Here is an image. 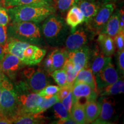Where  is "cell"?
I'll return each mask as SVG.
<instances>
[{"instance_id":"1","label":"cell","mask_w":124,"mask_h":124,"mask_svg":"<svg viewBox=\"0 0 124 124\" xmlns=\"http://www.w3.org/2000/svg\"><path fill=\"white\" fill-rule=\"evenodd\" d=\"M12 23L32 22L40 23L56 12L53 5H20L7 9Z\"/></svg>"},{"instance_id":"2","label":"cell","mask_w":124,"mask_h":124,"mask_svg":"<svg viewBox=\"0 0 124 124\" xmlns=\"http://www.w3.org/2000/svg\"><path fill=\"white\" fill-rule=\"evenodd\" d=\"M18 57L25 65L35 66L41 62L46 54V49L36 45L8 39L6 53Z\"/></svg>"},{"instance_id":"3","label":"cell","mask_w":124,"mask_h":124,"mask_svg":"<svg viewBox=\"0 0 124 124\" xmlns=\"http://www.w3.org/2000/svg\"><path fill=\"white\" fill-rule=\"evenodd\" d=\"M44 21L41 29L46 43L52 46H63L69 33V27L64 18L54 13Z\"/></svg>"},{"instance_id":"4","label":"cell","mask_w":124,"mask_h":124,"mask_svg":"<svg viewBox=\"0 0 124 124\" xmlns=\"http://www.w3.org/2000/svg\"><path fill=\"white\" fill-rule=\"evenodd\" d=\"M8 39H15L36 46L44 43L41 27L38 23L32 22L11 23L7 27Z\"/></svg>"},{"instance_id":"5","label":"cell","mask_w":124,"mask_h":124,"mask_svg":"<svg viewBox=\"0 0 124 124\" xmlns=\"http://www.w3.org/2000/svg\"><path fill=\"white\" fill-rule=\"evenodd\" d=\"M15 89L16 93L18 107L16 115L25 113L33 114L35 110L42 101L43 97L38 93H33L29 90L24 82H18L16 85Z\"/></svg>"},{"instance_id":"6","label":"cell","mask_w":124,"mask_h":124,"mask_svg":"<svg viewBox=\"0 0 124 124\" xmlns=\"http://www.w3.org/2000/svg\"><path fill=\"white\" fill-rule=\"evenodd\" d=\"M0 85L2 89L0 100V112L11 121L17 113L16 93L11 81L6 76Z\"/></svg>"},{"instance_id":"7","label":"cell","mask_w":124,"mask_h":124,"mask_svg":"<svg viewBox=\"0 0 124 124\" xmlns=\"http://www.w3.org/2000/svg\"><path fill=\"white\" fill-rule=\"evenodd\" d=\"M116 8V5L114 2L102 4L96 15L89 22L86 23V27L93 35H98Z\"/></svg>"},{"instance_id":"8","label":"cell","mask_w":124,"mask_h":124,"mask_svg":"<svg viewBox=\"0 0 124 124\" xmlns=\"http://www.w3.org/2000/svg\"><path fill=\"white\" fill-rule=\"evenodd\" d=\"M23 73L26 79L24 82L26 86L33 93H38L51 83L47 74L41 69L35 70L33 68H29Z\"/></svg>"},{"instance_id":"9","label":"cell","mask_w":124,"mask_h":124,"mask_svg":"<svg viewBox=\"0 0 124 124\" xmlns=\"http://www.w3.org/2000/svg\"><path fill=\"white\" fill-rule=\"evenodd\" d=\"M95 79L98 93L103 87L118 79V74L113 64L111 57L108 58L104 66L95 75Z\"/></svg>"},{"instance_id":"10","label":"cell","mask_w":124,"mask_h":124,"mask_svg":"<svg viewBox=\"0 0 124 124\" xmlns=\"http://www.w3.org/2000/svg\"><path fill=\"white\" fill-rule=\"evenodd\" d=\"M90 35H93V34L87 27H78L66 38L64 43L66 50L71 52L86 46L88 43Z\"/></svg>"},{"instance_id":"11","label":"cell","mask_w":124,"mask_h":124,"mask_svg":"<svg viewBox=\"0 0 124 124\" xmlns=\"http://www.w3.org/2000/svg\"><path fill=\"white\" fill-rule=\"evenodd\" d=\"M24 65L18 57L8 52L5 54L0 61V69L5 75L13 80L16 78L18 72Z\"/></svg>"},{"instance_id":"12","label":"cell","mask_w":124,"mask_h":124,"mask_svg":"<svg viewBox=\"0 0 124 124\" xmlns=\"http://www.w3.org/2000/svg\"><path fill=\"white\" fill-rule=\"evenodd\" d=\"M69 51L66 49H56L51 52L44 61V67L47 73L62 69L68 58Z\"/></svg>"},{"instance_id":"13","label":"cell","mask_w":124,"mask_h":124,"mask_svg":"<svg viewBox=\"0 0 124 124\" xmlns=\"http://www.w3.org/2000/svg\"><path fill=\"white\" fill-rule=\"evenodd\" d=\"M91 52L88 46H82L79 49L69 52L68 59L74 64L75 71L78 72L80 70L87 67Z\"/></svg>"},{"instance_id":"14","label":"cell","mask_w":124,"mask_h":124,"mask_svg":"<svg viewBox=\"0 0 124 124\" xmlns=\"http://www.w3.org/2000/svg\"><path fill=\"white\" fill-rule=\"evenodd\" d=\"M73 103L80 101L82 99L87 101L97 100L98 93L93 90L89 85L85 83H78L74 85L72 88Z\"/></svg>"},{"instance_id":"15","label":"cell","mask_w":124,"mask_h":124,"mask_svg":"<svg viewBox=\"0 0 124 124\" xmlns=\"http://www.w3.org/2000/svg\"><path fill=\"white\" fill-rule=\"evenodd\" d=\"M101 109L98 117L92 124H110V120L115 113L114 103L111 98H102L100 100Z\"/></svg>"},{"instance_id":"16","label":"cell","mask_w":124,"mask_h":124,"mask_svg":"<svg viewBox=\"0 0 124 124\" xmlns=\"http://www.w3.org/2000/svg\"><path fill=\"white\" fill-rule=\"evenodd\" d=\"M102 4L100 0H80L77 6L84 15L85 23L89 22L96 15Z\"/></svg>"},{"instance_id":"17","label":"cell","mask_w":124,"mask_h":124,"mask_svg":"<svg viewBox=\"0 0 124 124\" xmlns=\"http://www.w3.org/2000/svg\"><path fill=\"white\" fill-rule=\"evenodd\" d=\"M66 24L70 27L71 32H73L78 27L85 23V16L77 5H74L69 9L66 18Z\"/></svg>"},{"instance_id":"18","label":"cell","mask_w":124,"mask_h":124,"mask_svg":"<svg viewBox=\"0 0 124 124\" xmlns=\"http://www.w3.org/2000/svg\"><path fill=\"white\" fill-rule=\"evenodd\" d=\"M119 22L120 10L118 9L113 12L99 33L106 34L113 38L119 32Z\"/></svg>"},{"instance_id":"19","label":"cell","mask_w":124,"mask_h":124,"mask_svg":"<svg viewBox=\"0 0 124 124\" xmlns=\"http://www.w3.org/2000/svg\"><path fill=\"white\" fill-rule=\"evenodd\" d=\"M97 41L100 51L105 56L111 57L114 54L116 46L112 37L106 34L99 33Z\"/></svg>"},{"instance_id":"20","label":"cell","mask_w":124,"mask_h":124,"mask_svg":"<svg viewBox=\"0 0 124 124\" xmlns=\"http://www.w3.org/2000/svg\"><path fill=\"white\" fill-rule=\"evenodd\" d=\"M101 109V105L97 100L87 101L85 102L84 110L87 123H93L98 117Z\"/></svg>"},{"instance_id":"21","label":"cell","mask_w":124,"mask_h":124,"mask_svg":"<svg viewBox=\"0 0 124 124\" xmlns=\"http://www.w3.org/2000/svg\"><path fill=\"white\" fill-rule=\"evenodd\" d=\"M78 83H86V84L89 85L93 90L98 91L95 76L93 74L90 68H84L79 71L75 78V79L74 80L73 85Z\"/></svg>"},{"instance_id":"22","label":"cell","mask_w":124,"mask_h":124,"mask_svg":"<svg viewBox=\"0 0 124 124\" xmlns=\"http://www.w3.org/2000/svg\"><path fill=\"white\" fill-rule=\"evenodd\" d=\"M43 116L41 114L25 113L17 114L12 119V124H38L43 123Z\"/></svg>"},{"instance_id":"23","label":"cell","mask_w":124,"mask_h":124,"mask_svg":"<svg viewBox=\"0 0 124 124\" xmlns=\"http://www.w3.org/2000/svg\"><path fill=\"white\" fill-rule=\"evenodd\" d=\"M53 0H3L5 8L20 5H52Z\"/></svg>"},{"instance_id":"24","label":"cell","mask_w":124,"mask_h":124,"mask_svg":"<svg viewBox=\"0 0 124 124\" xmlns=\"http://www.w3.org/2000/svg\"><path fill=\"white\" fill-rule=\"evenodd\" d=\"M124 90V81L122 79L119 78L114 83L107 86L100 90V95L101 97L117 95L118 94H123ZM98 91V92H99Z\"/></svg>"},{"instance_id":"25","label":"cell","mask_w":124,"mask_h":124,"mask_svg":"<svg viewBox=\"0 0 124 124\" xmlns=\"http://www.w3.org/2000/svg\"><path fill=\"white\" fill-rule=\"evenodd\" d=\"M110 56H106L100 50H97L93 53L91 59L90 69L92 71L94 75H95L102 67L104 66L108 58Z\"/></svg>"},{"instance_id":"26","label":"cell","mask_w":124,"mask_h":124,"mask_svg":"<svg viewBox=\"0 0 124 124\" xmlns=\"http://www.w3.org/2000/svg\"><path fill=\"white\" fill-rule=\"evenodd\" d=\"M70 117L77 124H87L85 114L84 103L79 101L74 103L71 109Z\"/></svg>"},{"instance_id":"27","label":"cell","mask_w":124,"mask_h":124,"mask_svg":"<svg viewBox=\"0 0 124 124\" xmlns=\"http://www.w3.org/2000/svg\"><path fill=\"white\" fill-rule=\"evenodd\" d=\"M58 101H60L59 98L58 94H56L49 98L43 97L42 101L35 110L33 114H41L45 111L53 106L56 102Z\"/></svg>"},{"instance_id":"28","label":"cell","mask_w":124,"mask_h":124,"mask_svg":"<svg viewBox=\"0 0 124 124\" xmlns=\"http://www.w3.org/2000/svg\"><path fill=\"white\" fill-rule=\"evenodd\" d=\"M62 68L66 71L67 85H70V86H73L74 80L75 79L77 74L78 73L75 71L74 64H72L71 60L67 58Z\"/></svg>"},{"instance_id":"29","label":"cell","mask_w":124,"mask_h":124,"mask_svg":"<svg viewBox=\"0 0 124 124\" xmlns=\"http://www.w3.org/2000/svg\"><path fill=\"white\" fill-rule=\"evenodd\" d=\"M52 106L54 110V115L56 118L58 120H63L70 117V114L62 104L61 101L56 102Z\"/></svg>"},{"instance_id":"30","label":"cell","mask_w":124,"mask_h":124,"mask_svg":"<svg viewBox=\"0 0 124 124\" xmlns=\"http://www.w3.org/2000/svg\"><path fill=\"white\" fill-rule=\"evenodd\" d=\"M51 76L54 79L56 83L60 87L67 85V75L66 71L63 69L56 70L50 73Z\"/></svg>"},{"instance_id":"31","label":"cell","mask_w":124,"mask_h":124,"mask_svg":"<svg viewBox=\"0 0 124 124\" xmlns=\"http://www.w3.org/2000/svg\"><path fill=\"white\" fill-rule=\"evenodd\" d=\"M80 0H56L57 7L62 13H65L74 5H77Z\"/></svg>"},{"instance_id":"32","label":"cell","mask_w":124,"mask_h":124,"mask_svg":"<svg viewBox=\"0 0 124 124\" xmlns=\"http://www.w3.org/2000/svg\"><path fill=\"white\" fill-rule=\"evenodd\" d=\"M60 87L55 85H47L38 93L40 96L45 98H49L57 94L60 90Z\"/></svg>"},{"instance_id":"33","label":"cell","mask_w":124,"mask_h":124,"mask_svg":"<svg viewBox=\"0 0 124 124\" xmlns=\"http://www.w3.org/2000/svg\"><path fill=\"white\" fill-rule=\"evenodd\" d=\"M114 41L118 51L124 50V32H119L114 36Z\"/></svg>"},{"instance_id":"34","label":"cell","mask_w":124,"mask_h":124,"mask_svg":"<svg viewBox=\"0 0 124 124\" xmlns=\"http://www.w3.org/2000/svg\"><path fill=\"white\" fill-rule=\"evenodd\" d=\"M61 102L64 108H66L67 110L70 114L71 109L72 108V105H73V98H72V90L67 95L66 97L64 98L63 100H62Z\"/></svg>"},{"instance_id":"35","label":"cell","mask_w":124,"mask_h":124,"mask_svg":"<svg viewBox=\"0 0 124 124\" xmlns=\"http://www.w3.org/2000/svg\"><path fill=\"white\" fill-rule=\"evenodd\" d=\"M10 22L7 9L5 7L0 8V25H8Z\"/></svg>"},{"instance_id":"36","label":"cell","mask_w":124,"mask_h":124,"mask_svg":"<svg viewBox=\"0 0 124 124\" xmlns=\"http://www.w3.org/2000/svg\"><path fill=\"white\" fill-rule=\"evenodd\" d=\"M7 25H0V45L5 48L8 40Z\"/></svg>"},{"instance_id":"37","label":"cell","mask_w":124,"mask_h":124,"mask_svg":"<svg viewBox=\"0 0 124 124\" xmlns=\"http://www.w3.org/2000/svg\"><path fill=\"white\" fill-rule=\"evenodd\" d=\"M117 56V62L118 69L120 73L124 75V51L122 50L118 51Z\"/></svg>"},{"instance_id":"38","label":"cell","mask_w":124,"mask_h":124,"mask_svg":"<svg viewBox=\"0 0 124 124\" xmlns=\"http://www.w3.org/2000/svg\"><path fill=\"white\" fill-rule=\"evenodd\" d=\"M72 86H70V85H66L64 86L60 87V90L59 91L58 94L59 98L60 101L63 100L64 98L66 97L67 95L69 94V93L72 90Z\"/></svg>"},{"instance_id":"39","label":"cell","mask_w":124,"mask_h":124,"mask_svg":"<svg viewBox=\"0 0 124 124\" xmlns=\"http://www.w3.org/2000/svg\"><path fill=\"white\" fill-rule=\"evenodd\" d=\"M52 124H77L75 121L71 117L67 118L66 119H63V120H58L56 121L52 122Z\"/></svg>"},{"instance_id":"40","label":"cell","mask_w":124,"mask_h":124,"mask_svg":"<svg viewBox=\"0 0 124 124\" xmlns=\"http://www.w3.org/2000/svg\"><path fill=\"white\" fill-rule=\"evenodd\" d=\"M119 32H124V12L123 9L120 10Z\"/></svg>"},{"instance_id":"41","label":"cell","mask_w":124,"mask_h":124,"mask_svg":"<svg viewBox=\"0 0 124 124\" xmlns=\"http://www.w3.org/2000/svg\"><path fill=\"white\" fill-rule=\"evenodd\" d=\"M12 124L11 121L9 120L7 117L3 115V114L0 112V124Z\"/></svg>"},{"instance_id":"42","label":"cell","mask_w":124,"mask_h":124,"mask_svg":"<svg viewBox=\"0 0 124 124\" xmlns=\"http://www.w3.org/2000/svg\"><path fill=\"white\" fill-rule=\"evenodd\" d=\"M6 54V49L4 46L0 45V61L2 60L3 57L4 56L5 54Z\"/></svg>"},{"instance_id":"43","label":"cell","mask_w":124,"mask_h":124,"mask_svg":"<svg viewBox=\"0 0 124 124\" xmlns=\"http://www.w3.org/2000/svg\"><path fill=\"white\" fill-rule=\"evenodd\" d=\"M118 1H119V0H100V1L102 2V4H104V3L108 2H116Z\"/></svg>"},{"instance_id":"44","label":"cell","mask_w":124,"mask_h":124,"mask_svg":"<svg viewBox=\"0 0 124 124\" xmlns=\"http://www.w3.org/2000/svg\"><path fill=\"white\" fill-rule=\"evenodd\" d=\"M5 77V75L4 72H2L1 69H0V83H1V81L3 80V79Z\"/></svg>"},{"instance_id":"45","label":"cell","mask_w":124,"mask_h":124,"mask_svg":"<svg viewBox=\"0 0 124 124\" xmlns=\"http://www.w3.org/2000/svg\"><path fill=\"white\" fill-rule=\"evenodd\" d=\"M1 7H4V5H3V0H0V8Z\"/></svg>"},{"instance_id":"46","label":"cell","mask_w":124,"mask_h":124,"mask_svg":"<svg viewBox=\"0 0 124 124\" xmlns=\"http://www.w3.org/2000/svg\"><path fill=\"white\" fill-rule=\"evenodd\" d=\"M1 91H2V89H1V85H0V100H1Z\"/></svg>"},{"instance_id":"47","label":"cell","mask_w":124,"mask_h":124,"mask_svg":"<svg viewBox=\"0 0 124 124\" xmlns=\"http://www.w3.org/2000/svg\"><path fill=\"white\" fill-rule=\"evenodd\" d=\"M54 1H55V2H56V0H54Z\"/></svg>"}]
</instances>
